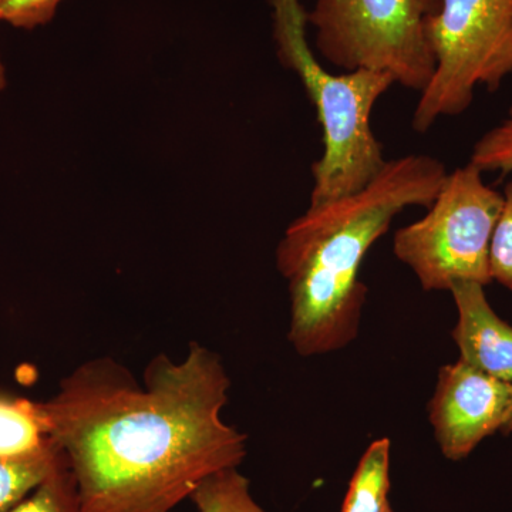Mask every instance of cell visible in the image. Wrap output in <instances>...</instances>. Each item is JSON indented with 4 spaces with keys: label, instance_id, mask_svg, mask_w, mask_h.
<instances>
[{
    "label": "cell",
    "instance_id": "30bf717a",
    "mask_svg": "<svg viewBox=\"0 0 512 512\" xmlns=\"http://www.w3.org/2000/svg\"><path fill=\"white\" fill-rule=\"evenodd\" d=\"M390 451L392 443L387 437L366 448L340 512H386L390 508Z\"/></svg>",
    "mask_w": 512,
    "mask_h": 512
},
{
    "label": "cell",
    "instance_id": "5b68a950",
    "mask_svg": "<svg viewBox=\"0 0 512 512\" xmlns=\"http://www.w3.org/2000/svg\"><path fill=\"white\" fill-rule=\"evenodd\" d=\"M434 73L420 93L412 127L424 134L466 113L478 87L497 92L512 74V0H441L426 20Z\"/></svg>",
    "mask_w": 512,
    "mask_h": 512
},
{
    "label": "cell",
    "instance_id": "ac0fdd59",
    "mask_svg": "<svg viewBox=\"0 0 512 512\" xmlns=\"http://www.w3.org/2000/svg\"><path fill=\"white\" fill-rule=\"evenodd\" d=\"M6 87V73L5 66H3L2 59H0V92L5 90Z\"/></svg>",
    "mask_w": 512,
    "mask_h": 512
},
{
    "label": "cell",
    "instance_id": "d6986e66",
    "mask_svg": "<svg viewBox=\"0 0 512 512\" xmlns=\"http://www.w3.org/2000/svg\"><path fill=\"white\" fill-rule=\"evenodd\" d=\"M386 512H393L392 507L387 508V511H386Z\"/></svg>",
    "mask_w": 512,
    "mask_h": 512
},
{
    "label": "cell",
    "instance_id": "7c38bea8",
    "mask_svg": "<svg viewBox=\"0 0 512 512\" xmlns=\"http://www.w3.org/2000/svg\"><path fill=\"white\" fill-rule=\"evenodd\" d=\"M57 446L25 460H0V512H9L42 483L62 458Z\"/></svg>",
    "mask_w": 512,
    "mask_h": 512
},
{
    "label": "cell",
    "instance_id": "3957f363",
    "mask_svg": "<svg viewBox=\"0 0 512 512\" xmlns=\"http://www.w3.org/2000/svg\"><path fill=\"white\" fill-rule=\"evenodd\" d=\"M269 3L279 59L298 74L322 127L323 153L312 165L311 204L362 190L387 161L372 130V113L396 83L390 74L370 70L330 73L309 46L308 10L302 0Z\"/></svg>",
    "mask_w": 512,
    "mask_h": 512
},
{
    "label": "cell",
    "instance_id": "5bb4252c",
    "mask_svg": "<svg viewBox=\"0 0 512 512\" xmlns=\"http://www.w3.org/2000/svg\"><path fill=\"white\" fill-rule=\"evenodd\" d=\"M468 163L483 174L512 173V104L504 119L478 138Z\"/></svg>",
    "mask_w": 512,
    "mask_h": 512
},
{
    "label": "cell",
    "instance_id": "7a4b0ae2",
    "mask_svg": "<svg viewBox=\"0 0 512 512\" xmlns=\"http://www.w3.org/2000/svg\"><path fill=\"white\" fill-rule=\"evenodd\" d=\"M447 173L427 154L392 158L362 190L309 204L286 228L276 265L288 282V339L299 356L328 355L355 342L367 299L359 278L367 252L400 212L429 208Z\"/></svg>",
    "mask_w": 512,
    "mask_h": 512
},
{
    "label": "cell",
    "instance_id": "8fae6325",
    "mask_svg": "<svg viewBox=\"0 0 512 512\" xmlns=\"http://www.w3.org/2000/svg\"><path fill=\"white\" fill-rule=\"evenodd\" d=\"M197 512H268L251 493V483L238 468L205 478L190 497Z\"/></svg>",
    "mask_w": 512,
    "mask_h": 512
},
{
    "label": "cell",
    "instance_id": "ba28073f",
    "mask_svg": "<svg viewBox=\"0 0 512 512\" xmlns=\"http://www.w3.org/2000/svg\"><path fill=\"white\" fill-rule=\"evenodd\" d=\"M484 288L476 282H460L448 291L457 309L454 343L464 363L512 383V326L491 308Z\"/></svg>",
    "mask_w": 512,
    "mask_h": 512
},
{
    "label": "cell",
    "instance_id": "8992f818",
    "mask_svg": "<svg viewBox=\"0 0 512 512\" xmlns=\"http://www.w3.org/2000/svg\"><path fill=\"white\" fill-rule=\"evenodd\" d=\"M441 0H315L308 25L326 62L343 70L390 74L423 92L434 73L426 20Z\"/></svg>",
    "mask_w": 512,
    "mask_h": 512
},
{
    "label": "cell",
    "instance_id": "9a60e30c",
    "mask_svg": "<svg viewBox=\"0 0 512 512\" xmlns=\"http://www.w3.org/2000/svg\"><path fill=\"white\" fill-rule=\"evenodd\" d=\"M503 200L491 239L490 274L493 282L512 291V180L505 184Z\"/></svg>",
    "mask_w": 512,
    "mask_h": 512
},
{
    "label": "cell",
    "instance_id": "2e32d148",
    "mask_svg": "<svg viewBox=\"0 0 512 512\" xmlns=\"http://www.w3.org/2000/svg\"><path fill=\"white\" fill-rule=\"evenodd\" d=\"M62 0H0V20L15 28L35 29L55 16Z\"/></svg>",
    "mask_w": 512,
    "mask_h": 512
},
{
    "label": "cell",
    "instance_id": "6da1fadb",
    "mask_svg": "<svg viewBox=\"0 0 512 512\" xmlns=\"http://www.w3.org/2000/svg\"><path fill=\"white\" fill-rule=\"evenodd\" d=\"M231 380L191 342L157 355L137 382L111 357L82 363L42 402L83 512H170L212 474L238 468L248 437L222 420Z\"/></svg>",
    "mask_w": 512,
    "mask_h": 512
},
{
    "label": "cell",
    "instance_id": "4fadbf2b",
    "mask_svg": "<svg viewBox=\"0 0 512 512\" xmlns=\"http://www.w3.org/2000/svg\"><path fill=\"white\" fill-rule=\"evenodd\" d=\"M9 512H83L66 458L62 456L49 476Z\"/></svg>",
    "mask_w": 512,
    "mask_h": 512
},
{
    "label": "cell",
    "instance_id": "9c48e42d",
    "mask_svg": "<svg viewBox=\"0 0 512 512\" xmlns=\"http://www.w3.org/2000/svg\"><path fill=\"white\" fill-rule=\"evenodd\" d=\"M55 446L42 402L0 393V460H25Z\"/></svg>",
    "mask_w": 512,
    "mask_h": 512
},
{
    "label": "cell",
    "instance_id": "52a82bcc",
    "mask_svg": "<svg viewBox=\"0 0 512 512\" xmlns=\"http://www.w3.org/2000/svg\"><path fill=\"white\" fill-rule=\"evenodd\" d=\"M512 383L474 369L463 360L441 367L430 400L429 420L441 454L464 460L503 427Z\"/></svg>",
    "mask_w": 512,
    "mask_h": 512
},
{
    "label": "cell",
    "instance_id": "277c9868",
    "mask_svg": "<svg viewBox=\"0 0 512 512\" xmlns=\"http://www.w3.org/2000/svg\"><path fill=\"white\" fill-rule=\"evenodd\" d=\"M503 202V192L485 184L474 165L448 171L426 215L397 229L394 256L427 292L460 282L490 285L491 239Z\"/></svg>",
    "mask_w": 512,
    "mask_h": 512
},
{
    "label": "cell",
    "instance_id": "e0dca14e",
    "mask_svg": "<svg viewBox=\"0 0 512 512\" xmlns=\"http://www.w3.org/2000/svg\"><path fill=\"white\" fill-rule=\"evenodd\" d=\"M500 431L503 434H512V396L510 407H508L507 414H505L503 427H501Z\"/></svg>",
    "mask_w": 512,
    "mask_h": 512
}]
</instances>
